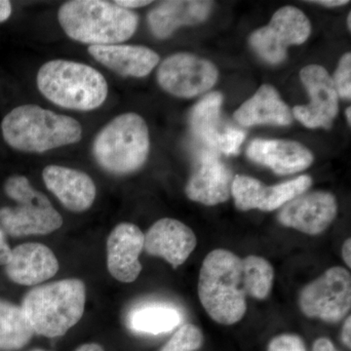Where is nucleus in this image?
Returning <instances> with one entry per match:
<instances>
[{"mask_svg":"<svg viewBox=\"0 0 351 351\" xmlns=\"http://www.w3.org/2000/svg\"><path fill=\"white\" fill-rule=\"evenodd\" d=\"M223 96L219 92L207 95L193 108L191 128L205 149L233 156L239 152L246 133L221 119Z\"/></svg>","mask_w":351,"mask_h":351,"instance_id":"9b49d317","label":"nucleus"},{"mask_svg":"<svg viewBox=\"0 0 351 351\" xmlns=\"http://www.w3.org/2000/svg\"><path fill=\"white\" fill-rule=\"evenodd\" d=\"M114 3L122 7V8L130 10V9L149 5L152 3V1H149V0H147V1H145V0H117V1H114Z\"/></svg>","mask_w":351,"mask_h":351,"instance_id":"7c9ffc66","label":"nucleus"},{"mask_svg":"<svg viewBox=\"0 0 351 351\" xmlns=\"http://www.w3.org/2000/svg\"><path fill=\"white\" fill-rule=\"evenodd\" d=\"M4 267L6 276L14 283L36 286L56 276L59 263L49 247L29 242L13 248Z\"/></svg>","mask_w":351,"mask_h":351,"instance_id":"a211bd4d","label":"nucleus"},{"mask_svg":"<svg viewBox=\"0 0 351 351\" xmlns=\"http://www.w3.org/2000/svg\"><path fill=\"white\" fill-rule=\"evenodd\" d=\"M341 253H343V258L348 265V267H351V240L348 239L346 240L345 243L343 245V249H341Z\"/></svg>","mask_w":351,"mask_h":351,"instance_id":"f704fd0d","label":"nucleus"},{"mask_svg":"<svg viewBox=\"0 0 351 351\" xmlns=\"http://www.w3.org/2000/svg\"><path fill=\"white\" fill-rule=\"evenodd\" d=\"M12 14V5L10 1L0 0V23L5 22Z\"/></svg>","mask_w":351,"mask_h":351,"instance_id":"72a5a7b5","label":"nucleus"},{"mask_svg":"<svg viewBox=\"0 0 351 351\" xmlns=\"http://www.w3.org/2000/svg\"><path fill=\"white\" fill-rule=\"evenodd\" d=\"M32 351H45V350H32Z\"/></svg>","mask_w":351,"mask_h":351,"instance_id":"ea45409f","label":"nucleus"},{"mask_svg":"<svg viewBox=\"0 0 351 351\" xmlns=\"http://www.w3.org/2000/svg\"><path fill=\"white\" fill-rule=\"evenodd\" d=\"M247 156L278 175L301 172L313 161V154L306 147L299 143L282 140L257 138L249 145Z\"/></svg>","mask_w":351,"mask_h":351,"instance_id":"aec40b11","label":"nucleus"},{"mask_svg":"<svg viewBox=\"0 0 351 351\" xmlns=\"http://www.w3.org/2000/svg\"><path fill=\"white\" fill-rule=\"evenodd\" d=\"M218 71L211 62L189 53H177L164 60L157 71L159 85L168 93L191 98L211 89Z\"/></svg>","mask_w":351,"mask_h":351,"instance_id":"9d476101","label":"nucleus"},{"mask_svg":"<svg viewBox=\"0 0 351 351\" xmlns=\"http://www.w3.org/2000/svg\"><path fill=\"white\" fill-rule=\"evenodd\" d=\"M145 234L137 226L121 223L108 237V269L113 278L123 283L134 282L142 271L141 253Z\"/></svg>","mask_w":351,"mask_h":351,"instance_id":"dca6fc26","label":"nucleus"},{"mask_svg":"<svg viewBox=\"0 0 351 351\" xmlns=\"http://www.w3.org/2000/svg\"><path fill=\"white\" fill-rule=\"evenodd\" d=\"M234 119L245 127L258 124L287 126L292 123L293 117L276 90L265 84L235 112Z\"/></svg>","mask_w":351,"mask_h":351,"instance_id":"4be33fe9","label":"nucleus"},{"mask_svg":"<svg viewBox=\"0 0 351 351\" xmlns=\"http://www.w3.org/2000/svg\"><path fill=\"white\" fill-rule=\"evenodd\" d=\"M11 250L6 239V233L0 225V265H5L10 258Z\"/></svg>","mask_w":351,"mask_h":351,"instance_id":"c756f323","label":"nucleus"},{"mask_svg":"<svg viewBox=\"0 0 351 351\" xmlns=\"http://www.w3.org/2000/svg\"><path fill=\"white\" fill-rule=\"evenodd\" d=\"M348 29H351V13L348 14Z\"/></svg>","mask_w":351,"mask_h":351,"instance_id":"58836bf2","label":"nucleus"},{"mask_svg":"<svg viewBox=\"0 0 351 351\" xmlns=\"http://www.w3.org/2000/svg\"><path fill=\"white\" fill-rule=\"evenodd\" d=\"M1 132L9 147L32 154L75 144L82 138L77 120L36 105L20 106L7 113Z\"/></svg>","mask_w":351,"mask_h":351,"instance_id":"f03ea898","label":"nucleus"},{"mask_svg":"<svg viewBox=\"0 0 351 351\" xmlns=\"http://www.w3.org/2000/svg\"><path fill=\"white\" fill-rule=\"evenodd\" d=\"M243 261L232 252L216 249L202 263L198 297L212 319L221 325L239 322L247 311Z\"/></svg>","mask_w":351,"mask_h":351,"instance_id":"f257e3e1","label":"nucleus"},{"mask_svg":"<svg viewBox=\"0 0 351 351\" xmlns=\"http://www.w3.org/2000/svg\"><path fill=\"white\" fill-rule=\"evenodd\" d=\"M58 20L69 38L90 46L128 40L138 24L137 14L103 0L66 2L59 9Z\"/></svg>","mask_w":351,"mask_h":351,"instance_id":"7ed1b4c3","label":"nucleus"},{"mask_svg":"<svg viewBox=\"0 0 351 351\" xmlns=\"http://www.w3.org/2000/svg\"><path fill=\"white\" fill-rule=\"evenodd\" d=\"M85 302L84 283L78 279H64L32 289L21 307L34 334L57 338L80 322Z\"/></svg>","mask_w":351,"mask_h":351,"instance_id":"20e7f679","label":"nucleus"},{"mask_svg":"<svg viewBox=\"0 0 351 351\" xmlns=\"http://www.w3.org/2000/svg\"><path fill=\"white\" fill-rule=\"evenodd\" d=\"M181 322V313L165 304L137 307L131 311L128 317L130 329L143 334H164L174 330Z\"/></svg>","mask_w":351,"mask_h":351,"instance_id":"b1692460","label":"nucleus"},{"mask_svg":"<svg viewBox=\"0 0 351 351\" xmlns=\"http://www.w3.org/2000/svg\"><path fill=\"white\" fill-rule=\"evenodd\" d=\"M212 8V2L164 1L149 12L147 21L152 34L164 39L182 25L197 24L206 19Z\"/></svg>","mask_w":351,"mask_h":351,"instance_id":"5701e85b","label":"nucleus"},{"mask_svg":"<svg viewBox=\"0 0 351 351\" xmlns=\"http://www.w3.org/2000/svg\"><path fill=\"white\" fill-rule=\"evenodd\" d=\"M232 180V171L221 162L218 152L202 147L196 154L186 193L191 200L214 206L230 198Z\"/></svg>","mask_w":351,"mask_h":351,"instance_id":"4468645a","label":"nucleus"},{"mask_svg":"<svg viewBox=\"0 0 351 351\" xmlns=\"http://www.w3.org/2000/svg\"><path fill=\"white\" fill-rule=\"evenodd\" d=\"M339 96L348 99L351 97V54L346 53L339 61L338 69L332 80Z\"/></svg>","mask_w":351,"mask_h":351,"instance_id":"cd10ccee","label":"nucleus"},{"mask_svg":"<svg viewBox=\"0 0 351 351\" xmlns=\"http://www.w3.org/2000/svg\"><path fill=\"white\" fill-rule=\"evenodd\" d=\"M299 304L307 317L339 322L351 308L350 272L341 267L326 270L302 289Z\"/></svg>","mask_w":351,"mask_h":351,"instance_id":"6e6552de","label":"nucleus"},{"mask_svg":"<svg viewBox=\"0 0 351 351\" xmlns=\"http://www.w3.org/2000/svg\"><path fill=\"white\" fill-rule=\"evenodd\" d=\"M202 332L193 324L182 325L161 351H195L202 346Z\"/></svg>","mask_w":351,"mask_h":351,"instance_id":"bb28decb","label":"nucleus"},{"mask_svg":"<svg viewBox=\"0 0 351 351\" xmlns=\"http://www.w3.org/2000/svg\"><path fill=\"white\" fill-rule=\"evenodd\" d=\"M75 351H105V350L98 343H85L76 348Z\"/></svg>","mask_w":351,"mask_h":351,"instance_id":"e433bc0d","label":"nucleus"},{"mask_svg":"<svg viewBox=\"0 0 351 351\" xmlns=\"http://www.w3.org/2000/svg\"><path fill=\"white\" fill-rule=\"evenodd\" d=\"M149 152V128L137 113H123L113 119L99 132L93 143L97 162L113 174H129L140 169Z\"/></svg>","mask_w":351,"mask_h":351,"instance_id":"423d86ee","label":"nucleus"},{"mask_svg":"<svg viewBox=\"0 0 351 351\" xmlns=\"http://www.w3.org/2000/svg\"><path fill=\"white\" fill-rule=\"evenodd\" d=\"M4 191L15 201L13 207L0 208V225L12 237L45 235L63 226V218L49 199L32 188L25 176L9 177Z\"/></svg>","mask_w":351,"mask_h":351,"instance_id":"0eeeda50","label":"nucleus"},{"mask_svg":"<svg viewBox=\"0 0 351 351\" xmlns=\"http://www.w3.org/2000/svg\"><path fill=\"white\" fill-rule=\"evenodd\" d=\"M88 52L99 63L122 76L144 77L159 63V56L145 46L113 44L89 46Z\"/></svg>","mask_w":351,"mask_h":351,"instance_id":"412c9836","label":"nucleus"},{"mask_svg":"<svg viewBox=\"0 0 351 351\" xmlns=\"http://www.w3.org/2000/svg\"><path fill=\"white\" fill-rule=\"evenodd\" d=\"M341 339L346 348H351V317L348 316L341 331Z\"/></svg>","mask_w":351,"mask_h":351,"instance_id":"473e14b6","label":"nucleus"},{"mask_svg":"<svg viewBox=\"0 0 351 351\" xmlns=\"http://www.w3.org/2000/svg\"><path fill=\"white\" fill-rule=\"evenodd\" d=\"M36 83L51 103L68 110L100 108L108 93L107 80L92 66L68 60H52L39 69Z\"/></svg>","mask_w":351,"mask_h":351,"instance_id":"39448f33","label":"nucleus"},{"mask_svg":"<svg viewBox=\"0 0 351 351\" xmlns=\"http://www.w3.org/2000/svg\"><path fill=\"white\" fill-rule=\"evenodd\" d=\"M242 261L246 295L258 300L267 299L274 284V267L269 261L258 256H248Z\"/></svg>","mask_w":351,"mask_h":351,"instance_id":"a878e982","label":"nucleus"},{"mask_svg":"<svg viewBox=\"0 0 351 351\" xmlns=\"http://www.w3.org/2000/svg\"><path fill=\"white\" fill-rule=\"evenodd\" d=\"M43 178L46 188L69 211H86L93 205L96 186L86 173L64 166L49 165L44 168Z\"/></svg>","mask_w":351,"mask_h":351,"instance_id":"6ab92c4d","label":"nucleus"},{"mask_svg":"<svg viewBox=\"0 0 351 351\" xmlns=\"http://www.w3.org/2000/svg\"><path fill=\"white\" fill-rule=\"evenodd\" d=\"M267 351H307L304 341L297 335H279L270 341Z\"/></svg>","mask_w":351,"mask_h":351,"instance_id":"c85d7f7f","label":"nucleus"},{"mask_svg":"<svg viewBox=\"0 0 351 351\" xmlns=\"http://www.w3.org/2000/svg\"><path fill=\"white\" fill-rule=\"evenodd\" d=\"M301 78L311 103L294 108L295 119L308 128L329 129L339 110V95L331 76L323 66L311 64L302 69Z\"/></svg>","mask_w":351,"mask_h":351,"instance_id":"ddd939ff","label":"nucleus"},{"mask_svg":"<svg viewBox=\"0 0 351 351\" xmlns=\"http://www.w3.org/2000/svg\"><path fill=\"white\" fill-rule=\"evenodd\" d=\"M338 214L336 198L326 191L302 193L284 205L278 221L309 235L324 232Z\"/></svg>","mask_w":351,"mask_h":351,"instance_id":"2eb2a0df","label":"nucleus"},{"mask_svg":"<svg viewBox=\"0 0 351 351\" xmlns=\"http://www.w3.org/2000/svg\"><path fill=\"white\" fill-rule=\"evenodd\" d=\"M346 119H348V124H350L351 123V108L350 107L346 108Z\"/></svg>","mask_w":351,"mask_h":351,"instance_id":"4c0bfd02","label":"nucleus"},{"mask_svg":"<svg viewBox=\"0 0 351 351\" xmlns=\"http://www.w3.org/2000/svg\"><path fill=\"white\" fill-rule=\"evenodd\" d=\"M311 31V22L304 12L286 6L274 14L269 25L252 34L250 43L265 61L279 64L285 60L289 46L304 43Z\"/></svg>","mask_w":351,"mask_h":351,"instance_id":"1a4fd4ad","label":"nucleus"},{"mask_svg":"<svg viewBox=\"0 0 351 351\" xmlns=\"http://www.w3.org/2000/svg\"><path fill=\"white\" fill-rule=\"evenodd\" d=\"M34 334L22 307L0 299V351L21 350Z\"/></svg>","mask_w":351,"mask_h":351,"instance_id":"393cba45","label":"nucleus"},{"mask_svg":"<svg viewBox=\"0 0 351 351\" xmlns=\"http://www.w3.org/2000/svg\"><path fill=\"white\" fill-rule=\"evenodd\" d=\"M197 239L193 230L174 219H161L145 235L144 249L149 255L162 258L174 269L186 263L195 251Z\"/></svg>","mask_w":351,"mask_h":351,"instance_id":"f3484780","label":"nucleus"},{"mask_svg":"<svg viewBox=\"0 0 351 351\" xmlns=\"http://www.w3.org/2000/svg\"><path fill=\"white\" fill-rule=\"evenodd\" d=\"M311 184V178L302 175L276 186H265L254 178L239 175L233 178L230 193L234 198L235 206L241 211L258 209L269 212L306 193Z\"/></svg>","mask_w":351,"mask_h":351,"instance_id":"f8f14e48","label":"nucleus"},{"mask_svg":"<svg viewBox=\"0 0 351 351\" xmlns=\"http://www.w3.org/2000/svg\"><path fill=\"white\" fill-rule=\"evenodd\" d=\"M313 351H338V350L329 339L319 338L314 341Z\"/></svg>","mask_w":351,"mask_h":351,"instance_id":"2f4dec72","label":"nucleus"},{"mask_svg":"<svg viewBox=\"0 0 351 351\" xmlns=\"http://www.w3.org/2000/svg\"><path fill=\"white\" fill-rule=\"evenodd\" d=\"M314 3L321 4V5L328 6V7H336V6H341L346 5L350 1H346V0H321V1H313Z\"/></svg>","mask_w":351,"mask_h":351,"instance_id":"c9c22d12","label":"nucleus"}]
</instances>
